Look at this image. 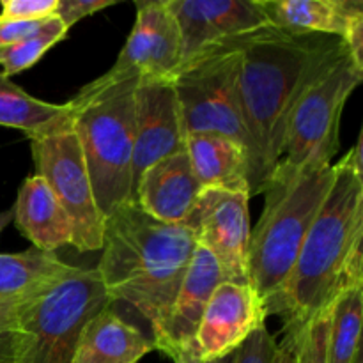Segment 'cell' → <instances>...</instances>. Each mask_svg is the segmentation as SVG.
<instances>
[{"label":"cell","mask_w":363,"mask_h":363,"mask_svg":"<svg viewBox=\"0 0 363 363\" xmlns=\"http://www.w3.org/2000/svg\"><path fill=\"white\" fill-rule=\"evenodd\" d=\"M67 32H69V28L59 18H48L38 32L14 43V45L0 48V69H2L0 74L11 78L13 74L32 67L38 60H41V57L48 50H52L57 43L62 41Z\"/></svg>","instance_id":"cell-24"},{"label":"cell","mask_w":363,"mask_h":363,"mask_svg":"<svg viewBox=\"0 0 363 363\" xmlns=\"http://www.w3.org/2000/svg\"><path fill=\"white\" fill-rule=\"evenodd\" d=\"M137 84L138 78L99 77L67 101L103 218L131 201Z\"/></svg>","instance_id":"cell-4"},{"label":"cell","mask_w":363,"mask_h":363,"mask_svg":"<svg viewBox=\"0 0 363 363\" xmlns=\"http://www.w3.org/2000/svg\"><path fill=\"white\" fill-rule=\"evenodd\" d=\"M20 303L0 305V363H16L20 342Z\"/></svg>","instance_id":"cell-27"},{"label":"cell","mask_w":363,"mask_h":363,"mask_svg":"<svg viewBox=\"0 0 363 363\" xmlns=\"http://www.w3.org/2000/svg\"><path fill=\"white\" fill-rule=\"evenodd\" d=\"M184 140L186 135L172 80L138 78L135 87L133 188L147 167L184 151Z\"/></svg>","instance_id":"cell-13"},{"label":"cell","mask_w":363,"mask_h":363,"mask_svg":"<svg viewBox=\"0 0 363 363\" xmlns=\"http://www.w3.org/2000/svg\"><path fill=\"white\" fill-rule=\"evenodd\" d=\"M113 0H59L57 4L55 16L66 25L67 28L73 27L84 18L99 13L106 7L113 6Z\"/></svg>","instance_id":"cell-29"},{"label":"cell","mask_w":363,"mask_h":363,"mask_svg":"<svg viewBox=\"0 0 363 363\" xmlns=\"http://www.w3.org/2000/svg\"><path fill=\"white\" fill-rule=\"evenodd\" d=\"M362 80L363 67L346 50L308 85L291 113L282 158L268 183L333 165V156L339 151L340 117Z\"/></svg>","instance_id":"cell-7"},{"label":"cell","mask_w":363,"mask_h":363,"mask_svg":"<svg viewBox=\"0 0 363 363\" xmlns=\"http://www.w3.org/2000/svg\"><path fill=\"white\" fill-rule=\"evenodd\" d=\"M363 289L346 291L332 307L326 363H353L362 350Z\"/></svg>","instance_id":"cell-23"},{"label":"cell","mask_w":363,"mask_h":363,"mask_svg":"<svg viewBox=\"0 0 363 363\" xmlns=\"http://www.w3.org/2000/svg\"><path fill=\"white\" fill-rule=\"evenodd\" d=\"M197 245L211 252L227 282L248 284V247H250V195L204 188L194 209L184 220Z\"/></svg>","instance_id":"cell-10"},{"label":"cell","mask_w":363,"mask_h":363,"mask_svg":"<svg viewBox=\"0 0 363 363\" xmlns=\"http://www.w3.org/2000/svg\"><path fill=\"white\" fill-rule=\"evenodd\" d=\"M268 312L250 284L222 282L211 294L199 323L195 347L202 363L233 354L259 326Z\"/></svg>","instance_id":"cell-14"},{"label":"cell","mask_w":363,"mask_h":363,"mask_svg":"<svg viewBox=\"0 0 363 363\" xmlns=\"http://www.w3.org/2000/svg\"><path fill=\"white\" fill-rule=\"evenodd\" d=\"M353 363H363V353H362V350L357 353V357H354Z\"/></svg>","instance_id":"cell-33"},{"label":"cell","mask_w":363,"mask_h":363,"mask_svg":"<svg viewBox=\"0 0 363 363\" xmlns=\"http://www.w3.org/2000/svg\"><path fill=\"white\" fill-rule=\"evenodd\" d=\"M332 308L298 326V363H326Z\"/></svg>","instance_id":"cell-25"},{"label":"cell","mask_w":363,"mask_h":363,"mask_svg":"<svg viewBox=\"0 0 363 363\" xmlns=\"http://www.w3.org/2000/svg\"><path fill=\"white\" fill-rule=\"evenodd\" d=\"M273 28L291 34H321L344 39L363 18L362 0H261Z\"/></svg>","instance_id":"cell-19"},{"label":"cell","mask_w":363,"mask_h":363,"mask_svg":"<svg viewBox=\"0 0 363 363\" xmlns=\"http://www.w3.org/2000/svg\"><path fill=\"white\" fill-rule=\"evenodd\" d=\"M69 116V103L55 105L43 101L0 74V126L23 131L28 138L64 123Z\"/></svg>","instance_id":"cell-22"},{"label":"cell","mask_w":363,"mask_h":363,"mask_svg":"<svg viewBox=\"0 0 363 363\" xmlns=\"http://www.w3.org/2000/svg\"><path fill=\"white\" fill-rule=\"evenodd\" d=\"M342 39L264 28L241 41L240 103L255 147L250 199L261 195L279 165L291 113L308 85L346 52Z\"/></svg>","instance_id":"cell-1"},{"label":"cell","mask_w":363,"mask_h":363,"mask_svg":"<svg viewBox=\"0 0 363 363\" xmlns=\"http://www.w3.org/2000/svg\"><path fill=\"white\" fill-rule=\"evenodd\" d=\"M335 177L319 208L282 294L268 307L284 326L325 314L340 294L363 289V165L362 135L333 163Z\"/></svg>","instance_id":"cell-2"},{"label":"cell","mask_w":363,"mask_h":363,"mask_svg":"<svg viewBox=\"0 0 363 363\" xmlns=\"http://www.w3.org/2000/svg\"><path fill=\"white\" fill-rule=\"evenodd\" d=\"M13 209L16 229L38 250L55 254L59 248L73 243L69 216L38 174L25 177Z\"/></svg>","instance_id":"cell-18"},{"label":"cell","mask_w":363,"mask_h":363,"mask_svg":"<svg viewBox=\"0 0 363 363\" xmlns=\"http://www.w3.org/2000/svg\"><path fill=\"white\" fill-rule=\"evenodd\" d=\"M110 305L98 269L73 266L45 293L20 303L16 363H73L84 325Z\"/></svg>","instance_id":"cell-8"},{"label":"cell","mask_w":363,"mask_h":363,"mask_svg":"<svg viewBox=\"0 0 363 363\" xmlns=\"http://www.w3.org/2000/svg\"><path fill=\"white\" fill-rule=\"evenodd\" d=\"M184 152L195 177L204 188L248 191L250 156L238 142L216 133L188 135Z\"/></svg>","instance_id":"cell-20"},{"label":"cell","mask_w":363,"mask_h":363,"mask_svg":"<svg viewBox=\"0 0 363 363\" xmlns=\"http://www.w3.org/2000/svg\"><path fill=\"white\" fill-rule=\"evenodd\" d=\"M59 0H0V23L4 21H43L55 16Z\"/></svg>","instance_id":"cell-26"},{"label":"cell","mask_w":363,"mask_h":363,"mask_svg":"<svg viewBox=\"0 0 363 363\" xmlns=\"http://www.w3.org/2000/svg\"><path fill=\"white\" fill-rule=\"evenodd\" d=\"M333 177L332 165L266 184L264 208L252 229L247 264L248 284L264 301L266 311L282 294Z\"/></svg>","instance_id":"cell-5"},{"label":"cell","mask_w":363,"mask_h":363,"mask_svg":"<svg viewBox=\"0 0 363 363\" xmlns=\"http://www.w3.org/2000/svg\"><path fill=\"white\" fill-rule=\"evenodd\" d=\"M13 218H14V209L13 208H9V209H6V211L0 213V234H2L4 229H6V227L9 225L11 222H13Z\"/></svg>","instance_id":"cell-31"},{"label":"cell","mask_w":363,"mask_h":363,"mask_svg":"<svg viewBox=\"0 0 363 363\" xmlns=\"http://www.w3.org/2000/svg\"><path fill=\"white\" fill-rule=\"evenodd\" d=\"M71 268L57 254L34 247L18 254H0V305L30 300L45 293Z\"/></svg>","instance_id":"cell-21"},{"label":"cell","mask_w":363,"mask_h":363,"mask_svg":"<svg viewBox=\"0 0 363 363\" xmlns=\"http://www.w3.org/2000/svg\"><path fill=\"white\" fill-rule=\"evenodd\" d=\"M272 363H298V326H287L286 335L277 344Z\"/></svg>","instance_id":"cell-30"},{"label":"cell","mask_w":363,"mask_h":363,"mask_svg":"<svg viewBox=\"0 0 363 363\" xmlns=\"http://www.w3.org/2000/svg\"><path fill=\"white\" fill-rule=\"evenodd\" d=\"M236 353V351H234ZM234 353L229 354V357H223L220 358V360H215V362H208V363H234Z\"/></svg>","instance_id":"cell-32"},{"label":"cell","mask_w":363,"mask_h":363,"mask_svg":"<svg viewBox=\"0 0 363 363\" xmlns=\"http://www.w3.org/2000/svg\"><path fill=\"white\" fill-rule=\"evenodd\" d=\"M137 20L113 66L101 77L172 78L183 62V41L167 0H140L135 4Z\"/></svg>","instance_id":"cell-11"},{"label":"cell","mask_w":363,"mask_h":363,"mask_svg":"<svg viewBox=\"0 0 363 363\" xmlns=\"http://www.w3.org/2000/svg\"><path fill=\"white\" fill-rule=\"evenodd\" d=\"M277 339L262 325L234 353V363H272L275 358Z\"/></svg>","instance_id":"cell-28"},{"label":"cell","mask_w":363,"mask_h":363,"mask_svg":"<svg viewBox=\"0 0 363 363\" xmlns=\"http://www.w3.org/2000/svg\"><path fill=\"white\" fill-rule=\"evenodd\" d=\"M167 2L181 32L183 62L213 46L272 27L261 6V0H167Z\"/></svg>","instance_id":"cell-12"},{"label":"cell","mask_w":363,"mask_h":363,"mask_svg":"<svg viewBox=\"0 0 363 363\" xmlns=\"http://www.w3.org/2000/svg\"><path fill=\"white\" fill-rule=\"evenodd\" d=\"M201 191L190 160L181 151L147 167L135 184L131 201L158 222L183 223Z\"/></svg>","instance_id":"cell-16"},{"label":"cell","mask_w":363,"mask_h":363,"mask_svg":"<svg viewBox=\"0 0 363 363\" xmlns=\"http://www.w3.org/2000/svg\"><path fill=\"white\" fill-rule=\"evenodd\" d=\"M195 248L197 240L184 223L158 222L133 201L105 218L96 266L103 289L113 305H130L145 319L156 350Z\"/></svg>","instance_id":"cell-3"},{"label":"cell","mask_w":363,"mask_h":363,"mask_svg":"<svg viewBox=\"0 0 363 363\" xmlns=\"http://www.w3.org/2000/svg\"><path fill=\"white\" fill-rule=\"evenodd\" d=\"M243 38L213 46L184 60L170 80L179 103L186 137L195 133H216L247 149L250 156V191L257 158L241 112L238 89Z\"/></svg>","instance_id":"cell-6"},{"label":"cell","mask_w":363,"mask_h":363,"mask_svg":"<svg viewBox=\"0 0 363 363\" xmlns=\"http://www.w3.org/2000/svg\"><path fill=\"white\" fill-rule=\"evenodd\" d=\"M35 174L45 179L52 194L69 216L73 247L78 252L103 248L105 218L96 204L91 177L80 142L69 119L28 137Z\"/></svg>","instance_id":"cell-9"},{"label":"cell","mask_w":363,"mask_h":363,"mask_svg":"<svg viewBox=\"0 0 363 363\" xmlns=\"http://www.w3.org/2000/svg\"><path fill=\"white\" fill-rule=\"evenodd\" d=\"M179 363H202V362H199V360H184V362H179Z\"/></svg>","instance_id":"cell-34"},{"label":"cell","mask_w":363,"mask_h":363,"mask_svg":"<svg viewBox=\"0 0 363 363\" xmlns=\"http://www.w3.org/2000/svg\"><path fill=\"white\" fill-rule=\"evenodd\" d=\"M156 346L151 335L105 307L82 328L73 363H137Z\"/></svg>","instance_id":"cell-17"},{"label":"cell","mask_w":363,"mask_h":363,"mask_svg":"<svg viewBox=\"0 0 363 363\" xmlns=\"http://www.w3.org/2000/svg\"><path fill=\"white\" fill-rule=\"evenodd\" d=\"M225 280V275L211 252L197 245L174 300L165 326V337L158 351L165 353L174 363L183 360L201 362L195 347L199 323L211 294Z\"/></svg>","instance_id":"cell-15"}]
</instances>
